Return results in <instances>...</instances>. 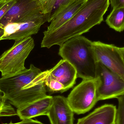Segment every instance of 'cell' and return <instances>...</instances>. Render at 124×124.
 Returning <instances> with one entry per match:
<instances>
[{
	"label": "cell",
	"instance_id": "cell-1",
	"mask_svg": "<svg viewBox=\"0 0 124 124\" xmlns=\"http://www.w3.org/2000/svg\"><path fill=\"white\" fill-rule=\"evenodd\" d=\"M110 0H86L74 15L57 30L44 32L41 47L60 46L70 39L87 32L103 20Z\"/></svg>",
	"mask_w": 124,
	"mask_h": 124
},
{
	"label": "cell",
	"instance_id": "cell-2",
	"mask_svg": "<svg viewBox=\"0 0 124 124\" xmlns=\"http://www.w3.org/2000/svg\"><path fill=\"white\" fill-rule=\"evenodd\" d=\"M92 42L81 35L70 39L60 46L59 55L74 67L77 78L82 79L95 78L98 62Z\"/></svg>",
	"mask_w": 124,
	"mask_h": 124
},
{
	"label": "cell",
	"instance_id": "cell-3",
	"mask_svg": "<svg viewBox=\"0 0 124 124\" xmlns=\"http://www.w3.org/2000/svg\"><path fill=\"white\" fill-rule=\"evenodd\" d=\"M34 46V40L31 37L15 41L13 46L0 56V71L2 77L25 70V62Z\"/></svg>",
	"mask_w": 124,
	"mask_h": 124
},
{
	"label": "cell",
	"instance_id": "cell-4",
	"mask_svg": "<svg viewBox=\"0 0 124 124\" xmlns=\"http://www.w3.org/2000/svg\"><path fill=\"white\" fill-rule=\"evenodd\" d=\"M98 79H83L72 90L67 98L69 105L77 114H84L90 111L98 102L97 87Z\"/></svg>",
	"mask_w": 124,
	"mask_h": 124
},
{
	"label": "cell",
	"instance_id": "cell-5",
	"mask_svg": "<svg viewBox=\"0 0 124 124\" xmlns=\"http://www.w3.org/2000/svg\"><path fill=\"white\" fill-rule=\"evenodd\" d=\"M39 69L31 64L26 69L15 74L0 78V92L13 106L25 86L30 83L41 72Z\"/></svg>",
	"mask_w": 124,
	"mask_h": 124
},
{
	"label": "cell",
	"instance_id": "cell-6",
	"mask_svg": "<svg viewBox=\"0 0 124 124\" xmlns=\"http://www.w3.org/2000/svg\"><path fill=\"white\" fill-rule=\"evenodd\" d=\"M95 78L98 79V101L116 98L124 95V80L119 76L98 62Z\"/></svg>",
	"mask_w": 124,
	"mask_h": 124
},
{
	"label": "cell",
	"instance_id": "cell-7",
	"mask_svg": "<svg viewBox=\"0 0 124 124\" xmlns=\"http://www.w3.org/2000/svg\"><path fill=\"white\" fill-rule=\"evenodd\" d=\"M43 14L38 0H15L14 2L0 20V28L7 25L32 20Z\"/></svg>",
	"mask_w": 124,
	"mask_h": 124
},
{
	"label": "cell",
	"instance_id": "cell-8",
	"mask_svg": "<svg viewBox=\"0 0 124 124\" xmlns=\"http://www.w3.org/2000/svg\"><path fill=\"white\" fill-rule=\"evenodd\" d=\"M92 46L97 62L124 80V60L119 47L100 41H93Z\"/></svg>",
	"mask_w": 124,
	"mask_h": 124
},
{
	"label": "cell",
	"instance_id": "cell-9",
	"mask_svg": "<svg viewBox=\"0 0 124 124\" xmlns=\"http://www.w3.org/2000/svg\"><path fill=\"white\" fill-rule=\"evenodd\" d=\"M47 22V18L43 14L35 19L25 22L12 23L7 25L4 28L3 40H20L37 34L41 27Z\"/></svg>",
	"mask_w": 124,
	"mask_h": 124
},
{
	"label": "cell",
	"instance_id": "cell-10",
	"mask_svg": "<svg viewBox=\"0 0 124 124\" xmlns=\"http://www.w3.org/2000/svg\"><path fill=\"white\" fill-rule=\"evenodd\" d=\"M74 115L66 98L60 95L53 97L47 115L51 124H74Z\"/></svg>",
	"mask_w": 124,
	"mask_h": 124
},
{
	"label": "cell",
	"instance_id": "cell-11",
	"mask_svg": "<svg viewBox=\"0 0 124 124\" xmlns=\"http://www.w3.org/2000/svg\"><path fill=\"white\" fill-rule=\"evenodd\" d=\"M48 76L62 84L66 91L73 86L77 78L74 67L64 59L60 60L54 67L48 70Z\"/></svg>",
	"mask_w": 124,
	"mask_h": 124
},
{
	"label": "cell",
	"instance_id": "cell-12",
	"mask_svg": "<svg viewBox=\"0 0 124 124\" xmlns=\"http://www.w3.org/2000/svg\"><path fill=\"white\" fill-rule=\"evenodd\" d=\"M116 111L117 108L114 105L105 104L79 119L76 124H116Z\"/></svg>",
	"mask_w": 124,
	"mask_h": 124
},
{
	"label": "cell",
	"instance_id": "cell-13",
	"mask_svg": "<svg viewBox=\"0 0 124 124\" xmlns=\"http://www.w3.org/2000/svg\"><path fill=\"white\" fill-rule=\"evenodd\" d=\"M53 97L46 96L23 108L17 109V116L21 120L47 116L53 102Z\"/></svg>",
	"mask_w": 124,
	"mask_h": 124
},
{
	"label": "cell",
	"instance_id": "cell-14",
	"mask_svg": "<svg viewBox=\"0 0 124 124\" xmlns=\"http://www.w3.org/2000/svg\"><path fill=\"white\" fill-rule=\"evenodd\" d=\"M85 0H77L69 4L51 21L46 31H53L63 25L75 15Z\"/></svg>",
	"mask_w": 124,
	"mask_h": 124
},
{
	"label": "cell",
	"instance_id": "cell-15",
	"mask_svg": "<svg viewBox=\"0 0 124 124\" xmlns=\"http://www.w3.org/2000/svg\"><path fill=\"white\" fill-rule=\"evenodd\" d=\"M106 22L111 28L117 32L124 30V7L113 9Z\"/></svg>",
	"mask_w": 124,
	"mask_h": 124
},
{
	"label": "cell",
	"instance_id": "cell-16",
	"mask_svg": "<svg viewBox=\"0 0 124 124\" xmlns=\"http://www.w3.org/2000/svg\"><path fill=\"white\" fill-rule=\"evenodd\" d=\"M17 116L16 111L9 102L0 93V117Z\"/></svg>",
	"mask_w": 124,
	"mask_h": 124
},
{
	"label": "cell",
	"instance_id": "cell-17",
	"mask_svg": "<svg viewBox=\"0 0 124 124\" xmlns=\"http://www.w3.org/2000/svg\"><path fill=\"white\" fill-rule=\"evenodd\" d=\"M45 84L47 91L51 93H62L66 91L62 84L50 77L48 76V73L45 80Z\"/></svg>",
	"mask_w": 124,
	"mask_h": 124
},
{
	"label": "cell",
	"instance_id": "cell-18",
	"mask_svg": "<svg viewBox=\"0 0 124 124\" xmlns=\"http://www.w3.org/2000/svg\"><path fill=\"white\" fill-rule=\"evenodd\" d=\"M76 0H57L56 4L50 14L48 22H51L56 16L69 4Z\"/></svg>",
	"mask_w": 124,
	"mask_h": 124
},
{
	"label": "cell",
	"instance_id": "cell-19",
	"mask_svg": "<svg viewBox=\"0 0 124 124\" xmlns=\"http://www.w3.org/2000/svg\"><path fill=\"white\" fill-rule=\"evenodd\" d=\"M42 12L45 15L48 22L50 14L56 4L57 0H38Z\"/></svg>",
	"mask_w": 124,
	"mask_h": 124
},
{
	"label": "cell",
	"instance_id": "cell-20",
	"mask_svg": "<svg viewBox=\"0 0 124 124\" xmlns=\"http://www.w3.org/2000/svg\"><path fill=\"white\" fill-rule=\"evenodd\" d=\"M117 98L118 105L116 111V124H124V95Z\"/></svg>",
	"mask_w": 124,
	"mask_h": 124
},
{
	"label": "cell",
	"instance_id": "cell-21",
	"mask_svg": "<svg viewBox=\"0 0 124 124\" xmlns=\"http://www.w3.org/2000/svg\"><path fill=\"white\" fill-rule=\"evenodd\" d=\"M14 1L15 0H9L7 3L0 9V20L3 18L5 14L11 8Z\"/></svg>",
	"mask_w": 124,
	"mask_h": 124
},
{
	"label": "cell",
	"instance_id": "cell-22",
	"mask_svg": "<svg viewBox=\"0 0 124 124\" xmlns=\"http://www.w3.org/2000/svg\"><path fill=\"white\" fill-rule=\"evenodd\" d=\"M2 124H44L37 120H33L32 119H23L20 122L13 123L11 122L9 123H5Z\"/></svg>",
	"mask_w": 124,
	"mask_h": 124
},
{
	"label": "cell",
	"instance_id": "cell-23",
	"mask_svg": "<svg viewBox=\"0 0 124 124\" xmlns=\"http://www.w3.org/2000/svg\"><path fill=\"white\" fill-rule=\"evenodd\" d=\"M113 9L124 7V0H110Z\"/></svg>",
	"mask_w": 124,
	"mask_h": 124
},
{
	"label": "cell",
	"instance_id": "cell-24",
	"mask_svg": "<svg viewBox=\"0 0 124 124\" xmlns=\"http://www.w3.org/2000/svg\"><path fill=\"white\" fill-rule=\"evenodd\" d=\"M9 0H2L0 1V9H1Z\"/></svg>",
	"mask_w": 124,
	"mask_h": 124
},
{
	"label": "cell",
	"instance_id": "cell-25",
	"mask_svg": "<svg viewBox=\"0 0 124 124\" xmlns=\"http://www.w3.org/2000/svg\"><path fill=\"white\" fill-rule=\"evenodd\" d=\"M4 35V30L3 29L0 28V40H2V38Z\"/></svg>",
	"mask_w": 124,
	"mask_h": 124
},
{
	"label": "cell",
	"instance_id": "cell-26",
	"mask_svg": "<svg viewBox=\"0 0 124 124\" xmlns=\"http://www.w3.org/2000/svg\"><path fill=\"white\" fill-rule=\"evenodd\" d=\"M119 49L124 60V47H121V48L119 47Z\"/></svg>",
	"mask_w": 124,
	"mask_h": 124
},
{
	"label": "cell",
	"instance_id": "cell-27",
	"mask_svg": "<svg viewBox=\"0 0 124 124\" xmlns=\"http://www.w3.org/2000/svg\"><path fill=\"white\" fill-rule=\"evenodd\" d=\"M2 0H0V1H2Z\"/></svg>",
	"mask_w": 124,
	"mask_h": 124
}]
</instances>
